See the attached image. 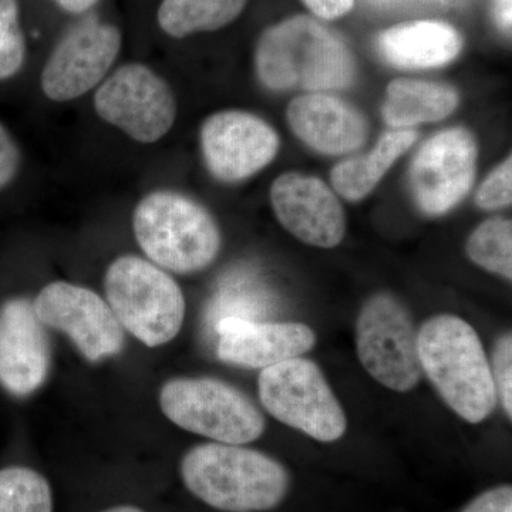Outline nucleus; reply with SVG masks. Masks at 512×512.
Here are the masks:
<instances>
[{
    "label": "nucleus",
    "instance_id": "obj_2",
    "mask_svg": "<svg viewBox=\"0 0 512 512\" xmlns=\"http://www.w3.org/2000/svg\"><path fill=\"white\" fill-rule=\"evenodd\" d=\"M421 370L461 419L481 423L493 413L497 392L477 330L460 316L443 313L417 330Z\"/></svg>",
    "mask_w": 512,
    "mask_h": 512
},
{
    "label": "nucleus",
    "instance_id": "obj_9",
    "mask_svg": "<svg viewBox=\"0 0 512 512\" xmlns=\"http://www.w3.org/2000/svg\"><path fill=\"white\" fill-rule=\"evenodd\" d=\"M94 110L131 140L154 144L177 119V101L165 79L143 63H127L97 87Z\"/></svg>",
    "mask_w": 512,
    "mask_h": 512
},
{
    "label": "nucleus",
    "instance_id": "obj_7",
    "mask_svg": "<svg viewBox=\"0 0 512 512\" xmlns=\"http://www.w3.org/2000/svg\"><path fill=\"white\" fill-rule=\"evenodd\" d=\"M258 389L266 412L285 426L322 443L345 436V410L312 360L301 356L265 367L259 375Z\"/></svg>",
    "mask_w": 512,
    "mask_h": 512
},
{
    "label": "nucleus",
    "instance_id": "obj_29",
    "mask_svg": "<svg viewBox=\"0 0 512 512\" xmlns=\"http://www.w3.org/2000/svg\"><path fill=\"white\" fill-rule=\"evenodd\" d=\"M306 8L320 19L333 20L348 15L355 0H302Z\"/></svg>",
    "mask_w": 512,
    "mask_h": 512
},
{
    "label": "nucleus",
    "instance_id": "obj_30",
    "mask_svg": "<svg viewBox=\"0 0 512 512\" xmlns=\"http://www.w3.org/2000/svg\"><path fill=\"white\" fill-rule=\"evenodd\" d=\"M55 2L66 12L80 15V13L94 8L99 3V0H55Z\"/></svg>",
    "mask_w": 512,
    "mask_h": 512
},
{
    "label": "nucleus",
    "instance_id": "obj_1",
    "mask_svg": "<svg viewBox=\"0 0 512 512\" xmlns=\"http://www.w3.org/2000/svg\"><path fill=\"white\" fill-rule=\"evenodd\" d=\"M180 471L194 497L222 512L274 510L291 488V476L279 461L237 444L214 441L192 447Z\"/></svg>",
    "mask_w": 512,
    "mask_h": 512
},
{
    "label": "nucleus",
    "instance_id": "obj_18",
    "mask_svg": "<svg viewBox=\"0 0 512 512\" xmlns=\"http://www.w3.org/2000/svg\"><path fill=\"white\" fill-rule=\"evenodd\" d=\"M384 59L400 69H431L453 62L463 39L453 26L434 20L400 23L379 36Z\"/></svg>",
    "mask_w": 512,
    "mask_h": 512
},
{
    "label": "nucleus",
    "instance_id": "obj_21",
    "mask_svg": "<svg viewBox=\"0 0 512 512\" xmlns=\"http://www.w3.org/2000/svg\"><path fill=\"white\" fill-rule=\"evenodd\" d=\"M248 0H161L157 22L165 35L184 39L225 28L244 12Z\"/></svg>",
    "mask_w": 512,
    "mask_h": 512
},
{
    "label": "nucleus",
    "instance_id": "obj_15",
    "mask_svg": "<svg viewBox=\"0 0 512 512\" xmlns=\"http://www.w3.org/2000/svg\"><path fill=\"white\" fill-rule=\"evenodd\" d=\"M272 207L279 222L305 244L333 248L346 234L342 205L318 178L288 173L271 188Z\"/></svg>",
    "mask_w": 512,
    "mask_h": 512
},
{
    "label": "nucleus",
    "instance_id": "obj_33",
    "mask_svg": "<svg viewBox=\"0 0 512 512\" xmlns=\"http://www.w3.org/2000/svg\"><path fill=\"white\" fill-rule=\"evenodd\" d=\"M373 2L386 3V2H390V0H373Z\"/></svg>",
    "mask_w": 512,
    "mask_h": 512
},
{
    "label": "nucleus",
    "instance_id": "obj_20",
    "mask_svg": "<svg viewBox=\"0 0 512 512\" xmlns=\"http://www.w3.org/2000/svg\"><path fill=\"white\" fill-rule=\"evenodd\" d=\"M416 138V131L409 128L387 131L372 153L336 165L332 171L333 187L346 200H362L373 191L397 158L413 146Z\"/></svg>",
    "mask_w": 512,
    "mask_h": 512
},
{
    "label": "nucleus",
    "instance_id": "obj_17",
    "mask_svg": "<svg viewBox=\"0 0 512 512\" xmlns=\"http://www.w3.org/2000/svg\"><path fill=\"white\" fill-rule=\"evenodd\" d=\"M293 133L323 154H346L362 147L369 127L363 114L323 93L305 94L289 104Z\"/></svg>",
    "mask_w": 512,
    "mask_h": 512
},
{
    "label": "nucleus",
    "instance_id": "obj_3",
    "mask_svg": "<svg viewBox=\"0 0 512 512\" xmlns=\"http://www.w3.org/2000/svg\"><path fill=\"white\" fill-rule=\"evenodd\" d=\"M259 80L272 90H339L355 79V59L342 37L298 15L262 33L255 50Z\"/></svg>",
    "mask_w": 512,
    "mask_h": 512
},
{
    "label": "nucleus",
    "instance_id": "obj_23",
    "mask_svg": "<svg viewBox=\"0 0 512 512\" xmlns=\"http://www.w3.org/2000/svg\"><path fill=\"white\" fill-rule=\"evenodd\" d=\"M468 258L491 274L512 278V224L505 218L484 221L468 238Z\"/></svg>",
    "mask_w": 512,
    "mask_h": 512
},
{
    "label": "nucleus",
    "instance_id": "obj_27",
    "mask_svg": "<svg viewBox=\"0 0 512 512\" xmlns=\"http://www.w3.org/2000/svg\"><path fill=\"white\" fill-rule=\"evenodd\" d=\"M22 150L3 121H0V194L18 180L22 168Z\"/></svg>",
    "mask_w": 512,
    "mask_h": 512
},
{
    "label": "nucleus",
    "instance_id": "obj_31",
    "mask_svg": "<svg viewBox=\"0 0 512 512\" xmlns=\"http://www.w3.org/2000/svg\"><path fill=\"white\" fill-rule=\"evenodd\" d=\"M498 9H500V20L504 28L511 26V0H498Z\"/></svg>",
    "mask_w": 512,
    "mask_h": 512
},
{
    "label": "nucleus",
    "instance_id": "obj_11",
    "mask_svg": "<svg viewBox=\"0 0 512 512\" xmlns=\"http://www.w3.org/2000/svg\"><path fill=\"white\" fill-rule=\"evenodd\" d=\"M40 322L66 333L89 362L116 356L124 346L123 326L109 303L83 286L57 281L33 302Z\"/></svg>",
    "mask_w": 512,
    "mask_h": 512
},
{
    "label": "nucleus",
    "instance_id": "obj_13",
    "mask_svg": "<svg viewBox=\"0 0 512 512\" xmlns=\"http://www.w3.org/2000/svg\"><path fill=\"white\" fill-rule=\"evenodd\" d=\"M200 141L208 170L224 183H237L259 173L279 150L274 128L247 111L212 114L202 123Z\"/></svg>",
    "mask_w": 512,
    "mask_h": 512
},
{
    "label": "nucleus",
    "instance_id": "obj_10",
    "mask_svg": "<svg viewBox=\"0 0 512 512\" xmlns=\"http://www.w3.org/2000/svg\"><path fill=\"white\" fill-rule=\"evenodd\" d=\"M121 49L116 26L89 18L59 40L40 73V89L56 103L79 99L109 76Z\"/></svg>",
    "mask_w": 512,
    "mask_h": 512
},
{
    "label": "nucleus",
    "instance_id": "obj_4",
    "mask_svg": "<svg viewBox=\"0 0 512 512\" xmlns=\"http://www.w3.org/2000/svg\"><path fill=\"white\" fill-rule=\"evenodd\" d=\"M133 231L153 264L175 274L201 271L221 249V232L210 212L187 195L154 191L133 212Z\"/></svg>",
    "mask_w": 512,
    "mask_h": 512
},
{
    "label": "nucleus",
    "instance_id": "obj_12",
    "mask_svg": "<svg viewBox=\"0 0 512 512\" xmlns=\"http://www.w3.org/2000/svg\"><path fill=\"white\" fill-rule=\"evenodd\" d=\"M477 146L466 128L441 131L417 151L410 171L414 200L424 214L453 210L476 177Z\"/></svg>",
    "mask_w": 512,
    "mask_h": 512
},
{
    "label": "nucleus",
    "instance_id": "obj_28",
    "mask_svg": "<svg viewBox=\"0 0 512 512\" xmlns=\"http://www.w3.org/2000/svg\"><path fill=\"white\" fill-rule=\"evenodd\" d=\"M461 512H512V487L497 485L478 494Z\"/></svg>",
    "mask_w": 512,
    "mask_h": 512
},
{
    "label": "nucleus",
    "instance_id": "obj_16",
    "mask_svg": "<svg viewBox=\"0 0 512 512\" xmlns=\"http://www.w3.org/2000/svg\"><path fill=\"white\" fill-rule=\"evenodd\" d=\"M218 359L244 369H265L315 348L316 335L301 322H256L242 316L218 320Z\"/></svg>",
    "mask_w": 512,
    "mask_h": 512
},
{
    "label": "nucleus",
    "instance_id": "obj_24",
    "mask_svg": "<svg viewBox=\"0 0 512 512\" xmlns=\"http://www.w3.org/2000/svg\"><path fill=\"white\" fill-rule=\"evenodd\" d=\"M26 62L18 0H0V83L15 79Z\"/></svg>",
    "mask_w": 512,
    "mask_h": 512
},
{
    "label": "nucleus",
    "instance_id": "obj_19",
    "mask_svg": "<svg viewBox=\"0 0 512 512\" xmlns=\"http://www.w3.org/2000/svg\"><path fill=\"white\" fill-rule=\"evenodd\" d=\"M460 97L446 84L420 80H394L387 87L383 117L394 128L446 119L457 109Z\"/></svg>",
    "mask_w": 512,
    "mask_h": 512
},
{
    "label": "nucleus",
    "instance_id": "obj_6",
    "mask_svg": "<svg viewBox=\"0 0 512 512\" xmlns=\"http://www.w3.org/2000/svg\"><path fill=\"white\" fill-rule=\"evenodd\" d=\"M165 416L215 443H252L264 434L265 417L247 394L211 377H177L160 390Z\"/></svg>",
    "mask_w": 512,
    "mask_h": 512
},
{
    "label": "nucleus",
    "instance_id": "obj_32",
    "mask_svg": "<svg viewBox=\"0 0 512 512\" xmlns=\"http://www.w3.org/2000/svg\"><path fill=\"white\" fill-rule=\"evenodd\" d=\"M101 512H146L141 508L134 507V505H116V507L107 508Z\"/></svg>",
    "mask_w": 512,
    "mask_h": 512
},
{
    "label": "nucleus",
    "instance_id": "obj_22",
    "mask_svg": "<svg viewBox=\"0 0 512 512\" xmlns=\"http://www.w3.org/2000/svg\"><path fill=\"white\" fill-rule=\"evenodd\" d=\"M0 512H53L49 481L28 467L0 470Z\"/></svg>",
    "mask_w": 512,
    "mask_h": 512
},
{
    "label": "nucleus",
    "instance_id": "obj_14",
    "mask_svg": "<svg viewBox=\"0 0 512 512\" xmlns=\"http://www.w3.org/2000/svg\"><path fill=\"white\" fill-rule=\"evenodd\" d=\"M50 370L45 325L33 302L12 298L0 306V386L16 397L35 393Z\"/></svg>",
    "mask_w": 512,
    "mask_h": 512
},
{
    "label": "nucleus",
    "instance_id": "obj_8",
    "mask_svg": "<svg viewBox=\"0 0 512 512\" xmlns=\"http://www.w3.org/2000/svg\"><path fill=\"white\" fill-rule=\"evenodd\" d=\"M356 352L366 372L393 392H410L423 377L412 316L390 293L370 296L360 309Z\"/></svg>",
    "mask_w": 512,
    "mask_h": 512
},
{
    "label": "nucleus",
    "instance_id": "obj_26",
    "mask_svg": "<svg viewBox=\"0 0 512 512\" xmlns=\"http://www.w3.org/2000/svg\"><path fill=\"white\" fill-rule=\"evenodd\" d=\"M512 200V161L508 157L500 167L488 175L477 192V205L484 210L508 207Z\"/></svg>",
    "mask_w": 512,
    "mask_h": 512
},
{
    "label": "nucleus",
    "instance_id": "obj_25",
    "mask_svg": "<svg viewBox=\"0 0 512 512\" xmlns=\"http://www.w3.org/2000/svg\"><path fill=\"white\" fill-rule=\"evenodd\" d=\"M491 372L495 384V392L503 403L504 412L512 419V335L504 333L497 340L493 353Z\"/></svg>",
    "mask_w": 512,
    "mask_h": 512
},
{
    "label": "nucleus",
    "instance_id": "obj_5",
    "mask_svg": "<svg viewBox=\"0 0 512 512\" xmlns=\"http://www.w3.org/2000/svg\"><path fill=\"white\" fill-rule=\"evenodd\" d=\"M104 291L120 325L148 348L167 345L183 328V291L148 259L136 255L114 259L104 276Z\"/></svg>",
    "mask_w": 512,
    "mask_h": 512
}]
</instances>
